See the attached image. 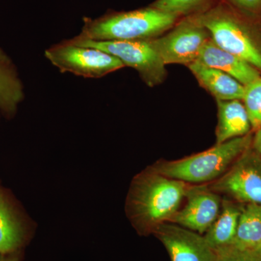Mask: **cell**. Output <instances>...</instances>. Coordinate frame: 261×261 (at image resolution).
Segmentation results:
<instances>
[{
  "instance_id": "cell-8",
  "label": "cell",
  "mask_w": 261,
  "mask_h": 261,
  "mask_svg": "<svg viewBox=\"0 0 261 261\" xmlns=\"http://www.w3.org/2000/svg\"><path fill=\"white\" fill-rule=\"evenodd\" d=\"M249 149L211 185V190L247 204L261 205V166L256 155L250 153Z\"/></svg>"
},
{
  "instance_id": "cell-24",
  "label": "cell",
  "mask_w": 261,
  "mask_h": 261,
  "mask_svg": "<svg viewBox=\"0 0 261 261\" xmlns=\"http://www.w3.org/2000/svg\"><path fill=\"white\" fill-rule=\"evenodd\" d=\"M255 250H256L257 254H258V255H259V256H260V259H261V245H260V246L257 247V248Z\"/></svg>"
},
{
  "instance_id": "cell-7",
  "label": "cell",
  "mask_w": 261,
  "mask_h": 261,
  "mask_svg": "<svg viewBox=\"0 0 261 261\" xmlns=\"http://www.w3.org/2000/svg\"><path fill=\"white\" fill-rule=\"evenodd\" d=\"M211 36L196 15L184 19L162 37L150 39L165 65L191 64L197 61Z\"/></svg>"
},
{
  "instance_id": "cell-19",
  "label": "cell",
  "mask_w": 261,
  "mask_h": 261,
  "mask_svg": "<svg viewBox=\"0 0 261 261\" xmlns=\"http://www.w3.org/2000/svg\"><path fill=\"white\" fill-rule=\"evenodd\" d=\"M208 0H157L152 8L180 16L193 13Z\"/></svg>"
},
{
  "instance_id": "cell-11",
  "label": "cell",
  "mask_w": 261,
  "mask_h": 261,
  "mask_svg": "<svg viewBox=\"0 0 261 261\" xmlns=\"http://www.w3.org/2000/svg\"><path fill=\"white\" fill-rule=\"evenodd\" d=\"M196 62L221 70L244 86L260 76V71L253 65L219 47L211 38L205 42Z\"/></svg>"
},
{
  "instance_id": "cell-14",
  "label": "cell",
  "mask_w": 261,
  "mask_h": 261,
  "mask_svg": "<svg viewBox=\"0 0 261 261\" xmlns=\"http://www.w3.org/2000/svg\"><path fill=\"white\" fill-rule=\"evenodd\" d=\"M24 97L23 84L16 66L0 47V111L8 117L14 116Z\"/></svg>"
},
{
  "instance_id": "cell-4",
  "label": "cell",
  "mask_w": 261,
  "mask_h": 261,
  "mask_svg": "<svg viewBox=\"0 0 261 261\" xmlns=\"http://www.w3.org/2000/svg\"><path fill=\"white\" fill-rule=\"evenodd\" d=\"M196 17L219 47L261 70V48L241 15L226 5L219 4Z\"/></svg>"
},
{
  "instance_id": "cell-5",
  "label": "cell",
  "mask_w": 261,
  "mask_h": 261,
  "mask_svg": "<svg viewBox=\"0 0 261 261\" xmlns=\"http://www.w3.org/2000/svg\"><path fill=\"white\" fill-rule=\"evenodd\" d=\"M44 56L61 73L99 79L124 68L118 58L97 48L75 45L63 40L47 48Z\"/></svg>"
},
{
  "instance_id": "cell-21",
  "label": "cell",
  "mask_w": 261,
  "mask_h": 261,
  "mask_svg": "<svg viewBox=\"0 0 261 261\" xmlns=\"http://www.w3.org/2000/svg\"><path fill=\"white\" fill-rule=\"evenodd\" d=\"M237 8L249 14L257 15L261 13V0H230Z\"/></svg>"
},
{
  "instance_id": "cell-3",
  "label": "cell",
  "mask_w": 261,
  "mask_h": 261,
  "mask_svg": "<svg viewBox=\"0 0 261 261\" xmlns=\"http://www.w3.org/2000/svg\"><path fill=\"white\" fill-rule=\"evenodd\" d=\"M250 134L219 144L212 148L177 161H162L152 167L166 177L187 184H200L221 177L250 148Z\"/></svg>"
},
{
  "instance_id": "cell-12",
  "label": "cell",
  "mask_w": 261,
  "mask_h": 261,
  "mask_svg": "<svg viewBox=\"0 0 261 261\" xmlns=\"http://www.w3.org/2000/svg\"><path fill=\"white\" fill-rule=\"evenodd\" d=\"M189 68L200 85L208 91L216 100L243 99L245 86L231 75L198 62L189 65Z\"/></svg>"
},
{
  "instance_id": "cell-1",
  "label": "cell",
  "mask_w": 261,
  "mask_h": 261,
  "mask_svg": "<svg viewBox=\"0 0 261 261\" xmlns=\"http://www.w3.org/2000/svg\"><path fill=\"white\" fill-rule=\"evenodd\" d=\"M190 185L147 170L133 182L128 212L140 232L153 233L161 224L171 221L190 190Z\"/></svg>"
},
{
  "instance_id": "cell-20",
  "label": "cell",
  "mask_w": 261,
  "mask_h": 261,
  "mask_svg": "<svg viewBox=\"0 0 261 261\" xmlns=\"http://www.w3.org/2000/svg\"><path fill=\"white\" fill-rule=\"evenodd\" d=\"M215 251L216 261H261L256 250L239 248L232 245L216 249Z\"/></svg>"
},
{
  "instance_id": "cell-22",
  "label": "cell",
  "mask_w": 261,
  "mask_h": 261,
  "mask_svg": "<svg viewBox=\"0 0 261 261\" xmlns=\"http://www.w3.org/2000/svg\"><path fill=\"white\" fill-rule=\"evenodd\" d=\"M252 145L255 155L258 160L259 164L261 166V127L256 130L255 137L252 139Z\"/></svg>"
},
{
  "instance_id": "cell-6",
  "label": "cell",
  "mask_w": 261,
  "mask_h": 261,
  "mask_svg": "<svg viewBox=\"0 0 261 261\" xmlns=\"http://www.w3.org/2000/svg\"><path fill=\"white\" fill-rule=\"evenodd\" d=\"M67 40L75 45L97 48L112 55L120 60L125 66L130 67L137 70L142 80L149 87L159 85L166 78V65L159 53L154 49L150 39L92 42L73 38Z\"/></svg>"
},
{
  "instance_id": "cell-16",
  "label": "cell",
  "mask_w": 261,
  "mask_h": 261,
  "mask_svg": "<svg viewBox=\"0 0 261 261\" xmlns=\"http://www.w3.org/2000/svg\"><path fill=\"white\" fill-rule=\"evenodd\" d=\"M231 245L255 250L261 245V205L249 203L241 209L236 236Z\"/></svg>"
},
{
  "instance_id": "cell-15",
  "label": "cell",
  "mask_w": 261,
  "mask_h": 261,
  "mask_svg": "<svg viewBox=\"0 0 261 261\" xmlns=\"http://www.w3.org/2000/svg\"><path fill=\"white\" fill-rule=\"evenodd\" d=\"M241 209L231 202H223L221 211L204 236L214 250L231 245L236 236Z\"/></svg>"
},
{
  "instance_id": "cell-9",
  "label": "cell",
  "mask_w": 261,
  "mask_h": 261,
  "mask_svg": "<svg viewBox=\"0 0 261 261\" xmlns=\"http://www.w3.org/2000/svg\"><path fill=\"white\" fill-rule=\"evenodd\" d=\"M153 233L163 243L171 261H216V251L204 237L176 224H161Z\"/></svg>"
},
{
  "instance_id": "cell-13",
  "label": "cell",
  "mask_w": 261,
  "mask_h": 261,
  "mask_svg": "<svg viewBox=\"0 0 261 261\" xmlns=\"http://www.w3.org/2000/svg\"><path fill=\"white\" fill-rule=\"evenodd\" d=\"M219 123L216 128V145L243 137L252 129L245 106L239 99L217 100Z\"/></svg>"
},
{
  "instance_id": "cell-2",
  "label": "cell",
  "mask_w": 261,
  "mask_h": 261,
  "mask_svg": "<svg viewBox=\"0 0 261 261\" xmlns=\"http://www.w3.org/2000/svg\"><path fill=\"white\" fill-rule=\"evenodd\" d=\"M178 18L150 6L87 20L82 32L73 38L92 42L154 39L172 28Z\"/></svg>"
},
{
  "instance_id": "cell-23",
  "label": "cell",
  "mask_w": 261,
  "mask_h": 261,
  "mask_svg": "<svg viewBox=\"0 0 261 261\" xmlns=\"http://www.w3.org/2000/svg\"><path fill=\"white\" fill-rule=\"evenodd\" d=\"M0 261H18V258L13 255H2Z\"/></svg>"
},
{
  "instance_id": "cell-18",
  "label": "cell",
  "mask_w": 261,
  "mask_h": 261,
  "mask_svg": "<svg viewBox=\"0 0 261 261\" xmlns=\"http://www.w3.org/2000/svg\"><path fill=\"white\" fill-rule=\"evenodd\" d=\"M252 129L261 127V76L245 86L243 99Z\"/></svg>"
},
{
  "instance_id": "cell-10",
  "label": "cell",
  "mask_w": 261,
  "mask_h": 261,
  "mask_svg": "<svg viewBox=\"0 0 261 261\" xmlns=\"http://www.w3.org/2000/svg\"><path fill=\"white\" fill-rule=\"evenodd\" d=\"M186 197V205L176 212L170 222L202 235L219 216L221 199L216 192L202 187H190Z\"/></svg>"
},
{
  "instance_id": "cell-17",
  "label": "cell",
  "mask_w": 261,
  "mask_h": 261,
  "mask_svg": "<svg viewBox=\"0 0 261 261\" xmlns=\"http://www.w3.org/2000/svg\"><path fill=\"white\" fill-rule=\"evenodd\" d=\"M23 236L20 221L0 192V254L15 252L21 245Z\"/></svg>"
}]
</instances>
